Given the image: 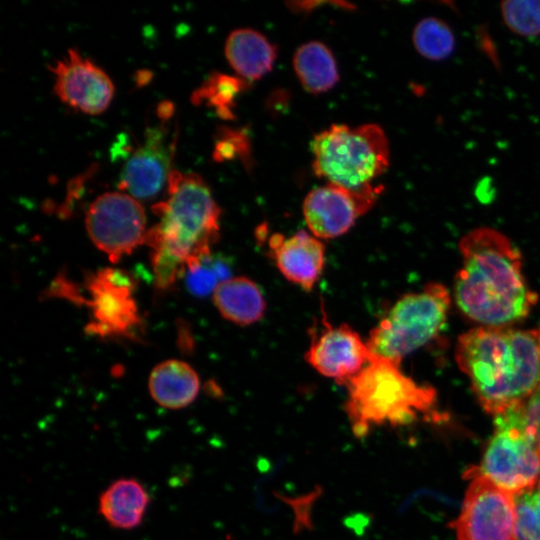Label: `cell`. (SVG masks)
I'll return each mask as SVG.
<instances>
[{
  "mask_svg": "<svg viewBox=\"0 0 540 540\" xmlns=\"http://www.w3.org/2000/svg\"><path fill=\"white\" fill-rule=\"evenodd\" d=\"M470 471L486 476L512 494L540 479V450L525 428L517 405L495 416L494 433L481 465Z\"/></svg>",
  "mask_w": 540,
  "mask_h": 540,
  "instance_id": "52a82bcc",
  "label": "cell"
},
{
  "mask_svg": "<svg viewBox=\"0 0 540 540\" xmlns=\"http://www.w3.org/2000/svg\"><path fill=\"white\" fill-rule=\"evenodd\" d=\"M150 496L141 482L134 478H120L100 495L98 510L113 528L130 530L144 518Z\"/></svg>",
  "mask_w": 540,
  "mask_h": 540,
  "instance_id": "e0dca14e",
  "label": "cell"
},
{
  "mask_svg": "<svg viewBox=\"0 0 540 540\" xmlns=\"http://www.w3.org/2000/svg\"><path fill=\"white\" fill-rule=\"evenodd\" d=\"M538 337H539V342H540V329H538Z\"/></svg>",
  "mask_w": 540,
  "mask_h": 540,
  "instance_id": "83f0119b",
  "label": "cell"
},
{
  "mask_svg": "<svg viewBox=\"0 0 540 540\" xmlns=\"http://www.w3.org/2000/svg\"><path fill=\"white\" fill-rule=\"evenodd\" d=\"M94 322L88 330L100 336L128 335L140 322L133 297L135 281L120 269L105 268L88 279Z\"/></svg>",
  "mask_w": 540,
  "mask_h": 540,
  "instance_id": "30bf717a",
  "label": "cell"
},
{
  "mask_svg": "<svg viewBox=\"0 0 540 540\" xmlns=\"http://www.w3.org/2000/svg\"><path fill=\"white\" fill-rule=\"evenodd\" d=\"M175 145L176 135L170 137L163 124L148 127L121 171L119 189L137 200L157 196L173 171Z\"/></svg>",
  "mask_w": 540,
  "mask_h": 540,
  "instance_id": "8fae6325",
  "label": "cell"
},
{
  "mask_svg": "<svg viewBox=\"0 0 540 540\" xmlns=\"http://www.w3.org/2000/svg\"><path fill=\"white\" fill-rule=\"evenodd\" d=\"M500 10L512 32L525 37L540 35V0L504 1Z\"/></svg>",
  "mask_w": 540,
  "mask_h": 540,
  "instance_id": "603a6c76",
  "label": "cell"
},
{
  "mask_svg": "<svg viewBox=\"0 0 540 540\" xmlns=\"http://www.w3.org/2000/svg\"><path fill=\"white\" fill-rule=\"evenodd\" d=\"M293 67L303 88L313 94L327 92L339 81L334 55L319 41L301 45L293 56Z\"/></svg>",
  "mask_w": 540,
  "mask_h": 540,
  "instance_id": "ffe728a7",
  "label": "cell"
},
{
  "mask_svg": "<svg viewBox=\"0 0 540 540\" xmlns=\"http://www.w3.org/2000/svg\"><path fill=\"white\" fill-rule=\"evenodd\" d=\"M344 386L348 391L344 410L357 438L366 437L374 427L439 417L435 390L405 375L397 362L372 357Z\"/></svg>",
  "mask_w": 540,
  "mask_h": 540,
  "instance_id": "277c9868",
  "label": "cell"
},
{
  "mask_svg": "<svg viewBox=\"0 0 540 540\" xmlns=\"http://www.w3.org/2000/svg\"><path fill=\"white\" fill-rule=\"evenodd\" d=\"M50 70L54 91L71 108L89 115L104 112L114 95V85L99 66L75 49L58 59Z\"/></svg>",
  "mask_w": 540,
  "mask_h": 540,
  "instance_id": "7c38bea8",
  "label": "cell"
},
{
  "mask_svg": "<svg viewBox=\"0 0 540 540\" xmlns=\"http://www.w3.org/2000/svg\"><path fill=\"white\" fill-rule=\"evenodd\" d=\"M311 149L316 176L352 193L378 197L380 189L372 182L390 161L388 138L379 125H332L315 135Z\"/></svg>",
  "mask_w": 540,
  "mask_h": 540,
  "instance_id": "5b68a950",
  "label": "cell"
},
{
  "mask_svg": "<svg viewBox=\"0 0 540 540\" xmlns=\"http://www.w3.org/2000/svg\"><path fill=\"white\" fill-rule=\"evenodd\" d=\"M372 356L366 341L347 324L331 325L324 317L313 333L305 359L319 374L345 385Z\"/></svg>",
  "mask_w": 540,
  "mask_h": 540,
  "instance_id": "4fadbf2b",
  "label": "cell"
},
{
  "mask_svg": "<svg viewBox=\"0 0 540 540\" xmlns=\"http://www.w3.org/2000/svg\"><path fill=\"white\" fill-rule=\"evenodd\" d=\"M525 428L540 450V381L534 391L517 405Z\"/></svg>",
  "mask_w": 540,
  "mask_h": 540,
  "instance_id": "4316f807",
  "label": "cell"
},
{
  "mask_svg": "<svg viewBox=\"0 0 540 540\" xmlns=\"http://www.w3.org/2000/svg\"><path fill=\"white\" fill-rule=\"evenodd\" d=\"M456 361L483 409L499 415L523 402L540 381L538 330L471 329L458 339Z\"/></svg>",
  "mask_w": 540,
  "mask_h": 540,
  "instance_id": "3957f363",
  "label": "cell"
},
{
  "mask_svg": "<svg viewBox=\"0 0 540 540\" xmlns=\"http://www.w3.org/2000/svg\"><path fill=\"white\" fill-rule=\"evenodd\" d=\"M517 531L521 540H540V479L514 494Z\"/></svg>",
  "mask_w": 540,
  "mask_h": 540,
  "instance_id": "cb8c5ba5",
  "label": "cell"
},
{
  "mask_svg": "<svg viewBox=\"0 0 540 540\" xmlns=\"http://www.w3.org/2000/svg\"><path fill=\"white\" fill-rule=\"evenodd\" d=\"M85 226L94 245L118 262L145 243L146 215L141 203L125 192H106L89 206Z\"/></svg>",
  "mask_w": 540,
  "mask_h": 540,
  "instance_id": "ba28073f",
  "label": "cell"
},
{
  "mask_svg": "<svg viewBox=\"0 0 540 540\" xmlns=\"http://www.w3.org/2000/svg\"><path fill=\"white\" fill-rule=\"evenodd\" d=\"M225 56L239 77L246 81L268 74L277 57V49L263 34L250 28L232 31L225 42Z\"/></svg>",
  "mask_w": 540,
  "mask_h": 540,
  "instance_id": "2e32d148",
  "label": "cell"
},
{
  "mask_svg": "<svg viewBox=\"0 0 540 540\" xmlns=\"http://www.w3.org/2000/svg\"><path fill=\"white\" fill-rule=\"evenodd\" d=\"M158 218L145 243L152 249L157 285L165 289L212 254L220 234V208L195 173L173 170L166 197L152 207Z\"/></svg>",
  "mask_w": 540,
  "mask_h": 540,
  "instance_id": "7a4b0ae2",
  "label": "cell"
},
{
  "mask_svg": "<svg viewBox=\"0 0 540 540\" xmlns=\"http://www.w3.org/2000/svg\"><path fill=\"white\" fill-rule=\"evenodd\" d=\"M271 257L280 273L305 291L313 289L325 265V245L301 230L289 237L273 234L268 241Z\"/></svg>",
  "mask_w": 540,
  "mask_h": 540,
  "instance_id": "9a60e30c",
  "label": "cell"
},
{
  "mask_svg": "<svg viewBox=\"0 0 540 540\" xmlns=\"http://www.w3.org/2000/svg\"><path fill=\"white\" fill-rule=\"evenodd\" d=\"M450 302L448 290L440 283L402 296L370 331L366 343L371 356L401 364L439 332Z\"/></svg>",
  "mask_w": 540,
  "mask_h": 540,
  "instance_id": "8992f818",
  "label": "cell"
},
{
  "mask_svg": "<svg viewBox=\"0 0 540 540\" xmlns=\"http://www.w3.org/2000/svg\"><path fill=\"white\" fill-rule=\"evenodd\" d=\"M219 313L241 326L258 322L264 316L266 302L258 285L248 277H230L220 282L212 293Z\"/></svg>",
  "mask_w": 540,
  "mask_h": 540,
  "instance_id": "d6986e66",
  "label": "cell"
},
{
  "mask_svg": "<svg viewBox=\"0 0 540 540\" xmlns=\"http://www.w3.org/2000/svg\"><path fill=\"white\" fill-rule=\"evenodd\" d=\"M412 41L420 55L433 61L449 57L455 48V37L451 28L436 17L420 20L413 30Z\"/></svg>",
  "mask_w": 540,
  "mask_h": 540,
  "instance_id": "7402d4cb",
  "label": "cell"
},
{
  "mask_svg": "<svg viewBox=\"0 0 540 540\" xmlns=\"http://www.w3.org/2000/svg\"><path fill=\"white\" fill-rule=\"evenodd\" d=\"M247 86V81L239 76L215 72L193 92L192 102L199 105L207 104L214 108L219 117L232 119L235 100Z\"/></svg>",
  "mask_w": 540,
  "mask_h": 540,
  "instance_id": "44dd1931",
  "label": "cell"
},
{
  "mask_svg": "<svg viewBox=\"0 0 540 540\" xmlns=\"http://www.w3.org/2000/svg\"><path fill=\"white\" fill-rule=\"evenodd\" d=\"M462 266L454 286L458 307L488 327H503L525 318L537 302L522 271V256L499 231L480 227L460 241Z\"/></svg>",
  "mask_w": 540,
  "mask_h": 540,
  "instance_id": "6da1fadb",
  "label": "cell"
},
{
  "mask_svg": "<svg viewBox=\"0 0 540 540\" xmlns=\"http://www.w3.org/2000/svg\"><path fill=\"white\" fill-rule=\"evenodd\" d=\"M467 475L471 481L455 521L457 540H518L514 494L486 476Z\"/></svg>",
  "mask_w": 540,
  "mask_h": 540,
  "instance_id": "9c48e42d",
  "label": "cell"
},
{
  "mask_svg": "<svg viewBox=\"0 0 540 540\" xmlns=\"http://www.w3.org/2000/svg\"><path fill=\"white\" fill-rule=\"evenodd\" d=\"M375 202V199L327 183L306 195L302 210L310 233L323 240L348 232L356 219L367 213Z\"/></svg>",
  "mask_w": 540,
  "mask_h": 540,
  "instance_id": "5bb4252c",
  "label": "cell"
},
{
  "mask_svg": "<svg viewBox=\"0 0 540 540\" xmlns=\"http://www.w3.org/2000/svg\"><path fill=\"white\" fill-rule=\"evenodd\" d=\"M249 154L248 137L241 130L221 129L213 152L215 161L231 160L240 156L244 160Z\"/></svg>",
  "mask_w": 540,
  "mask_h": 540,
  "instance_id": "d4e9b609",
  "label": "cell"
},
{
  "mask_svg": "<svg viewBox=\"0 0 540 540\" xmlns=\"http://www.w3.org/2000/svg\"><path fill=\"white\" fill-rule=\"evenodd\" d=\"M211 256L203 260L195 268L188 270L187 283L193 293L205 294L214 291L217 285L224 279L220 277L219 268L212 267Z\"/></svg>",
  "mask_w": 540,
  "mask_h": 540,
  "instance_id": "484cf974",
  "label": "cell"
},
{
  "mask_svg": "<svg viewBox=\"0 0 540 540\" xmlns=\"http://www.w3.org/2000/svg\"><path fill=\"white\" fill-rule=\"evenodd\" d=\"M148 388L153 400L167 409H181L197 397L200 381L196 371L186 362L165 360L150 373Z\"/></svg>",
  "mask_w": 540,
  "mask_h": 540,
  "instance_id": "ac0fdd59",
  "label": "cell"
}]
</instances>
